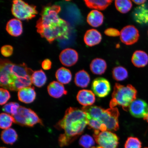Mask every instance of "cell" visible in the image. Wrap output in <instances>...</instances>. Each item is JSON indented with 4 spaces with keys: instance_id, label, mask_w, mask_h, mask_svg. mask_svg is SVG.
Masks as SVG:
<instances>
[{
    "instance_id": "obj_1",
    "label": "cell",
    "mask_w": 148,
    "mask_h": 148,
    "mask_svg": "<svg viewBox=\"0 0 148 148\" xmlns=\"http://www.w3.org/2000/svg\"><path fill=\"white\" fill-rule=\"evenodd\" d=\"M61 7L49 5L42 9L40 17L37 21V31L42 38L51 43L55 40L67 39L70 32V25L59 17Z\"/></svg>"
},
{
    "instance_id": "obj_2",
    "label": "cell",
    "mask_w": 148,
    "mask_h": 148,
    "mask_svg": "<svg viewBox=\"0 0 148 148\" xmlns=\"http://www.w3.org/2000/svg\"><path fill=\"white\" fill-rule=\"evenodd\" d=\"M88 119L86 114L82 110L70 107L66 110L64 116L55 126L58 130H63L60 134L58 143L61 147L69 145L83 132Z\"/></svg>"
},
{
    "instance_id": "obj_3",
    "label": "cell",
    "mask_w": 148,
    "mask_h": 148,
    "mask_svg": "<svg viewBox=\"0 0 148 148\" xmlns=\"http://www.w3.org/2000/svg\"><path fill=\"white\" fill-rule=\"evenodd\" d=\"M33 72L25 63L14 64L6 59H1L0 84L3 88L12 91L31 86Z\"/></svg>"
},
{
    "instance_id": "obj_4",
    "label": "cell",
    "mask_w": 148,
    "mask_h": 148,
    "mask_svg": "<svg viewBox=\"0 0 148 148\" xmlns=\"http://www.w3.org/2000/svg\"><path fill=\"white\" fill-rule=\"evenodd\" d=\"M137 94V90L132 85L128 84L125 86L116 83L110 102V108L119 106L124 110L127 111L131 103L136 99Z\"/></svg>"
},
{
    "instance_id": "obj_5",
    "label": "cell",
    "mask_w": 148,
    "mask_h": 148,
    "mask_svg": "<svg viewBox=\"0 0 148 148\" xmlns=\"http://www.w3.org/2000/svg\"><path fill=\"white\" fill-rule=\"evenodd\" d=\"M12 12L16 18L21 20L32 19L38 14L36 6L29 5L21 0L13 1Z\"/></svg>"
},
{
    "instance_id": "obj_6",
    "label": "cell",
    "mask_w": 148,
    "mask_h": 148,
    "mask_svg": "<svg viewBox=\"0 0 148 148\" xmlns=\"http://www.w3.org/2000/svg\"><path fill=\"white\" fill-rule=\"evenodd\" d=\"M14 117L15 123L22 126L33 127L37 124L43 125L42 120L31 109L20 106L17 114Z\"/></svg>"
},
{
    "instance_id": "obj_7",
    "label": "cell",
    "mask_w": 148,
    "mask_h": 148,
    "mask_svg": "<svg viewBox=\"0 0 148 148\" xmlns=\"http://www.w3.org/2000/svg\"><path fill=\"white\" fill-rule=\"evenodd\" d=\"M94 140L103 148H117L119 138L116 134L110 131H94Z\"/></svg>"
},
{
    "instance_id": "obj_8",
    "label": "cell",
    "mask_w": 148,
    "mask_h": 148,
    "mask_svg": "<svg viewBox=\"0 0 148 148\" xmlns=\"http://www.w3.org/2000/svg\"><path fill=\"white\" fill-rule=\"evenodd\" d=\"M119 112L117 108L103 109L97 120L106 126L107 130L116 131L119 129Z\"/></svg>"
},
{
    "instance_id": "obj_9",
    "label": "cell",
    "mask_w": 148,
    "mask_h": 148,
    "mask_svg": "<svg viewBox=\"0 0 148 148\" xmlns=\"http://www.w3.org/2000/svg\"><path fill=\"white\" fill-rule=\"evenodd\" d=\"M92 89L97 97H105L108 95L111 90L110 83L106 79L99 77L92 81Z\"/></svg>"
},
{
    "instance_id": "obj_10",
    "label": "cell",
    "mask_w": 148,
    "mask_h": 148,
    "mask_svg": "<svg viewBox=\"0 0 148 148\" xmlns=\"http://www.w3.org/2000/svg\"><path fill=\"white\" fill-rule=\"evenodd\" d=\"M139 36L138 29L133 25L126 26L120 32V40L123 43L127 45L136 43L138 42Z\"/></svg>"
},
{
    "instance_id": "obj_11",
    "label": "cell",
    "mask_w": 148,
    "mask_h": 148,
    "mask_svg": "<svg viewBox=\"0 0 148 148\" xmlns=\"http://www.w3.org/2000/svg\"><path fill=\"white\" fill-rule=\"evenodd\" d=\"M128 110L131 115L134 117L144 119L148 114V105L143 100L136 99L130 105Z\"/></svg>"
},
{
    "instance_id": "obj_12",
    "label": "cell",
    "mask_w": 148,
    "mask_h": 148,
    "mask_svg": "<svg viewBox=\"0 0 148 148\" xmlns=\"http://www.w3.org/2000/svg\"><path fill=\"white\" fill-rule=\"evenodd\" d=\"M77 52L73 49H66L63 50L60 55V60L64 66H71L74 65L78 60Z\"/></svg>"
},
{
    "instance_id": "obj_13",
    "label": "cell",
    "mask_w": 148,
    "mask_h": 148,
    "mask_svg": "<svg viewBox=\"0 0 148 148\" xmlns=\"http://www.w3.org/2000/svg\"><path fill=\"white\" fill-rule=\"evenodd\" d=\"M77 99L78 102L84 107L91 106L95 101V94L91 90H79Z\"/></svg>"
},
{
    "instance_id": "obj_14",
    "label": "cell",
    "mask_w": 148,
    "mask_h": 148,
    "mask_svg": "<svg viewBox=\"0 0 148 148\" xmlns=\"http://www.w3.org/2000/svg\"><path fill=\"white\" fill-rule=\"evenodd\" d=\"M18 100L25 103H30L34 101L36 97V93L33 87L24 88L18 90Z\"/></svg>"
},
{
    "instance_id": "obj_15",
    "label": "cell",
    "mask_w": 148,
    "mask_h": 148,
    "mask_svg": "<svg viewBox=\"0 0 148 148\" xmlns=\"http://www.w3.org/2000/svg\"><path fill=\"white\" fill-rule=\"evenodd\" d=\"M47 90L50 96L55 99H58L67 93L63 85L55 81L50 83L47 86Z\"/></svg>"
},
{
    "instance_id": "obj_16",
    "label": "cell",
    "mask_w": 148,
    "mask_h": 148,
    "mask_svg": "<svg viewBox=\"0 0 148 148\" xmlns=\"http://www.w3.org/2000/svg\"><path fill=\"white\" fill-rule=\"evenodd\" d=\"M101 40L102 36L101 33L94 29H89L87 31L84 37L85 44L90 47L99 44Z\"/></svg>"
},
{
    "instance_id": "obj_17",
    "label": "cell",
    "mask_w": 148,
    "mask_h": 148,
    "mask_svg": "<svg viewBox=\"0 0 148 148\" xmlns=\"http://www.w3.org/2000/svg\"><path fill=\"white\" fill-rule=\"evenodd\" d=\"M6 30L11 36L14 37L20 36L23 32L22 22L17 18H13L9 20L7 24Z\"/></svg>"
},
{
    "instance_id": "obj_18",
    "label": "cell",
    "mask_w": 148,
    "mask_h": 148,
    "mask_svg": "<svg viewBox=\"0 0 148 148\" xmlns=\"http://www.w3.org/2000/svg\"><path fill=\"white\" fill-rule=\"evenodd\" d=\"M132 15L135 21L138 23L143 24L148 23V9L143 5L135 8Z\"/></svg>"
},
{
    "instance_id": "obj_19",
    "label": "cell",
    "mask_w": 148,
    "mask_h": 148,
    "mask_svg": "<svg viewBox=\"0 0 148 148\" xmlns=\"http://www.w3.org/2000/svg\"><path fill=\"white\" fill-rule=\"evenodd\" d=\"M104 16L101 12L97 10H92L89 13L87 17V21L91 26L97 27L102 25Z\"/></svg>"
},
{
    "instance_id": "obj_20",
    "label": "cell",
    "mask_w": 148,
    "mask_h": 148,
    "mask_svg": "<svg viewBox=\"0 0 148 148\" xmlns=\"http://www.w3.org/2000/svg\"><path fill=\"white\" fill-rule=\"evenodd\" d=\"M131 61L134 65L137 67H144L148 63V55L143 51H136L132 55Z\"/></svg>"
},
{
    "instance_id": "obj_21",
    "label": "cell",
    "mask_w": 148,
    "mask_h": 148,
    "mask_svg": "<svg viewBox=\"0 0 148 148\" xmlns=\"http://www.w3.org/2000/svg\"><path fill=\"white\" fill-rule=\"evenodd\" d=\"M107 68L106 61L102 59L97 58L92 61L90 69L95 75H102L105 73Z\"/></svg>"
},
{
    "instance_id": "obj_22",
    "label": "cell",
    "mask_w": 148,
    "mask_h": 148,
    "mask_svg": "<svg viewBox=\"0 0 148 148\" xmlns=\"http://www.w3.org/2000/svg\"><path fill=\"white\" fill-rule=\"evenodd\" d=\"M90 81V76L85 70H81L76 73L75 82L77 86L81 88H86Z\"/></svg>"
},
{
    "instance_id": "obj_23",
    "label": "cell",
    "mask_w": 148,
    "mask_h": 148,
    "mask_svg": "<svg viewBox=\"0 0 148 148\" xmlns=\"http://www.w3.org/2000/svg\"><path fill=\"white\" fill-rule=\"evenodd\" d=\"M55 76L58 82L62 84H68L72 80V75L71 71L64 67L60 68L57 70Z\"/></svg>"
},
{
    "instance_id": "obj_24",
    "label": "cell",
    "mask_w": 148,
    "mask_h": 148,
    "mask_svg": "<svg viewBox=\"0 0 148 148\" xmlns=\"http://www.w3.org/2000/svg\"><path fill=\"white\" fill-rule=\"evenodd\" d=\"M1 138L3 143L12 145L17 140L18 136L14 129L9 128L2 132Z\"/></svg>"
},
{
    "instance_id": "obj_25",
    "label": "cell",
    "mask_w": 148,
    "mask_h": 148,
    "mask_svg": "<svg viewBox=\"0 0 148 148\" xmlns=\"http://www.w3.org/2000/svg\"><path fill=\"white\" fill-rule=\"evenodd\" d=\"M47 80L45 73L42 70L34 71L31 76V80L34 86L41 88L45 84Z\"/></svg>"
},
{
    "instance_id": "obj_26",
    "label": "cell",
    "mask_w": 148,
    "mask_h": 148,
    "mask_svg": "<svg viewBox=\"0 0 148 148\" xmlns=\"http://www.w3.org/2000/svg\"><path fill=\"white\" fill-rule=\"evenodd\" d=\"M85 4L88 8L97 9L98 10H103L106 9L111 3L112 1H84Z\"/></svg>"
},
{
    "instance_id": "obj_27",
    "label": "cell",
    "mask_w": 148,
    "mask_h": 148,
    "mask_svg": "<svg viewBox=\"0 0 148 148\" xmlns=\"http://www.w3.org/2000/svg\"><path fill=\"white\" fill-rule=\"evenodd\" d=\"M113 78L116 81L125 80L128 77L127 70L122 66H117L114 67L112 71Z\"/></svg>"
},
{
    "instance_id": "obj_28",
    "label": "cell",
    "mask_w": 148,
    "mask_h": 148,
    "mask_svg": "<svg viewBox=\"0 0 148 148\" xmlns=\"http://www.w3.org/2000/svg\"><path fill=\"white\" fill-rule=\"evenodd\" d=\"M115 5L116 9L122 14L127 13L132 7V2L127 0L115 1Z\"/></svg>"
},
{
    "instance_id": "obj_29",
    "label": "cell",
    "mask_w": 148,
    "mask_h": 148,
    "mask_svg": "<svg viewBox=\"0 0 148 148\" xmlns=\"http://www.w3.org/2000/svg\"><path fill=\"white\" fill-rule=\"evenodd\" d=\"M15 123L13 116L10 114L2 113L0 115V127L1 129H6L9 128Z\"/></svg>"
},
{
    "instance_id": "obj_30",
    "label": "cell",
    "mask_w": 148,
    "mask_h": 148,
    "mask_svg": "<svg viewBox=\"0 0 148 148\" xmlns=\"http://www.w3.org/2000/svg\"><path fill=\"white\" fill-rule=\"evenodd\" d=\"M79 145L84 148H92L95 147L94 138L88 134L83 135L79 139Z\"/></svg>"
},
{
    "instance_id": "obj_31",
    "label": "cell",
    "mask_w": 148,
    "mask_h": 148,
    "mask_svg": "<svg viewBox=\"0 0 148 148\" xmlns=\"http://www.w3.org/2000/svg\"><path fill=\"white\" fill-rule=\"evenodd\" d=\"M88 125L89 128L93 129L94 131H105L107 130L106 126L99 120L89 119Z\"/></svg>"
},
{
    "instance_id": "obj_32",
    "label": "cell",
    "mask_w": 148,
    "mask_h": 148,
    "mask_svg": "<svg viewBox=\"0 0 148 148\" xmlns=\"http://www.w3.org/2000/svg\"><path fill=\"white\" fill-rule=\"evenodd\" d=\"M20 107L17 103L10 102L5 105L3 107L2 110L3 112L14 116L17 114Z\"/></svg>"
},
{
    "instance_id": "obj_33",
    "label": "cell",
    "mask_w": 148,
    "mask_h": 148,
    "mask_svg": "<svg viewBox=\"0 0 148 148\" xmlns=\"http://www.w3.org/2000/svg\"><path fill=\"white\" fill-rule=\"evenodd\" d=\"M142 143L138 138L130 137L125 144V148H141Z\"/></svg>"
},
{
    "instance_id": "obj_34",
    "label": "cell",
    "mask_w": 148,
    "mask_h": 148,
    "mask_svg": "<svg viewBox=\"0 0 148 148\" xmlns=\"http://www.w3.org/2000/svg\"><path fill=\"white\" fill-rule=\"evenodd\" d=\"M0 104L1 105H4L10 99V94L8 90L4 88H1L0 90Z\"/></svg>"
},
{
    "instance_id": "obj_35",
    "label": "cell",
    "mask_w": 148,
    "mask_h": 148,
    "mask_svg": "<svg viewBox=\"0 0 148 148\" xmlns=\"http://www.w3.org/2000/svg\"><path fill=\"white\" fill-rule=\"evenodd\" d=\"M1 52L3 56L9 57L12 55L13 52V48L10 45L3 46L1 48Z\"/></svg>"
},
{
    "instance_id": "obj_36",
    "label": "cell",
    "mask_w": 148,
    "mask_h": 148,
    "mask_svg": "<svg viewBox=\"0 0 148 148\" xmlns=\"http://www.w3.org/2000/svg\"><path fill=\"white\" fill-rule=\"evenodd\" d=\"M104 33L106 36L110 37H117L120 35L119 31L113 28H109L106 29L104 31Z\"/></svg>"
},
{
    "instance_id": "obj_37",
    "label": "cell",
    "mask_w": 148,
    "mask_h": 148,
    "mask_svg": "<svg viewBox=\"0 0 148 148\" xmlns=\"http://www.w3.org/2000/svg\"><path fill=\"white\" fill-rule=\"evenodd\" d=\"M52 63L49 59H46L42 62V66L45 70L50 69L51 67Z\"/></svg>"
},
{
    "instance_id": "obj_38",
    "label": "cell",
    "mask_w": 148,
    "mask_h": 148,
    "mask_svg": "<svg viewBox=\"0 0 148 148\" xmlns=\"http://www.w3.org/2000/svg\"><path fill=\"white\" fill-rule=\"evenodd\" d=\"M132 1L136 4L140 5L143 4L147 1L142 0V1Z\"/></svg>"
},
{
    "instance_id": "obj_39",
    "label": "cell",
    "mask_w": 148,
    "mask_h": 148,
    "mask_svg": "<svg viewBox=\"0 0 148 148\" xmlns=\"http://www.w3.org/2000/svg\"><path fill=\"white\" fill-rule=\"evenodd\" d=\"M144 120H146V121H147L148 123V114H147V116H146V117L145 118H144Z\"/></svg>"
},
{
    "instance_id": "obj_40",
    "label": "cell",
    "mask_w": 148,
    "mask_h": 148,
    "mask_svg": "<svg viewBox=\"0 0 148 148\" xmlns=\"http://www.w3.org/2000/svg\"><path fill=\"white\" fill-rule=\"evenodd\" d=\"M92 148H103L102 147H100V146H98V147H94Z\"/></svg>"
},
{
    "instance_id": "obj_41",
    "label": "cell",
    "mask_w": 148,
    "mask_h": 148,
    "mask_svg": "<svg viewBox=\"0 0 148 148\" xmlns=\"http://www.w3.org/2000/svg\"><path fill=\"white\" fill-rule=\"evenodd\" d=\"M1 148H5V147H1Z\"/></svg>"
},
{
    "instance_id": "obj_42",
    "label": "cell",
    "mask_w": 148,
    "mask_h": 148,
    "mask_svg": "<svg viewBox=\"0 0 148 148\" xmlns=\"http://www.w3.org/2000/svg\"></svg>"
}]
</instances>
